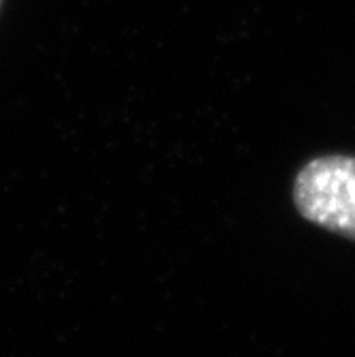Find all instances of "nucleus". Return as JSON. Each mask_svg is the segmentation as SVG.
<instances>
[{"mask_svg": "<svg viewBox=\"0 0 355 357\" xmlns=\"http://www.w3.org/2000/svg\"><path fill=\"white\" fill-rule=\"evenodd\" d=\"M298 212L324 229L355 240V156H317L294 182Z\"/></svg>", "mask_w": 355, "mask_h": 357, "instance_id": "f257e3e1", "label": "nucleus"}]
</instances>
